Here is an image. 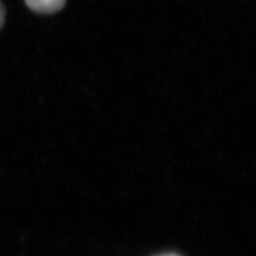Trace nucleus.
<instances>
[{
  "instance_id": "nucleus-1",
  "label": "nucleus",
  "mask_w": 256,
  "mask_h": 256,
  "mask_svg": "<svg viewBox=\"0 0 256 256\" xmlns=\"http://www.w3.org/2000/svg\"><path fill=\"white\" fill-rule=\"evenodd\" d=\"M25 4L32 11L43 14H50L62 10L66 4V0H25Z\"/></svg>"
},
{
  "instance_id": "nucleus-2",
  "label": "nucleus",
  "mask_w": 256,
  "mask_h": 256,
  "mask_svg": "<svg viewBox=\"0 0 256 256\" xmlns=\"http://www.w3.org/2000/svg\"><path fill=\"white\" fill-rule=\"evenodd\" d=\"M4 22H5V8L4 5L2 4V2H0V28H2Z\"/></svg>"
},
{
  "instance_id": "nucleus-3",
  "label": "nucleus",
  "mask_w": 256,
  "mask_h": 256,
  "mask_svg": "<svg viewBox=\"0 0 256 256\" xmlns=\"http://www.w3.org/2000/svg\"><path fill=\"white\" fill-rule=\"evenodd\" d=\"M158 256H179V255L172 254V252H170V254H162V255H158Z\"/></svg>"
}]
</instances>
